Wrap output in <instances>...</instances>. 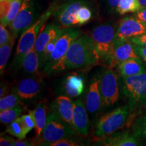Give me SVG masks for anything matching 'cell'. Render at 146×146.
I'll return each mask as SVG.
<instances>
[{
  "label": "cell",
  "instance_id": "obj_1",
  "mask_svg": "<svg viewBox=\"0 0 146 146\" xmlns=\"http://www.w3.org/2000/svg\"><path fill=\"white\" fill-rule=\"evenodd\" d=\"M100 62V56L92 39L90 35H84L73 42L64 57L53 66L49 73L89 68Z\"/></svg>",
  "mask_w": 146,
  "mask_h": 146
},
{
  "label": "cell",
  "instance_id": "obj_2",
  "mask_svg": "<svg viewBox=\"0 0 146 146\" xmlns=\"http://www.w3.org/2000/svg\"><path fill=\"white\" fill-rule=\"evenodd\" d=\"M58 3H59L58 0L53 2L44 13L42 14L21 34L16 47L14 58V62L17 66H19V67L24 56L35 47L38 35L43 27L46 25V22L48 21L51 16L53 15Z\"/></svg>",
  "mask_w": 146,
  "mask_h": 146
},
{
  "label": "cell",
  "instance_id": "obj_3",
  "mask_svg": "<svg viewBox=\"0 0 146 146\" xmlns=\"http://www.w3.org/2000/svg\"><path fill=\"white\" fill-rule=\"evenodd\" d=\"M131 114L132 112L128 104L106 113L97 121L95 135L98 139H101L118 131L127 125Z\"/></svg>",
  "mask_w": 146,
  "mask_h": 146
},
{
  "label": "cell",
  "instance_id": "obj_4",
  "mask_svg": "<svg viewBox=\"0 0 146 146\" xmlns=\"http://www.w3.org/2000/svg\"><path fill=\"white\" fill-rule=\"evenodd\" d=\"M72 127L61 120L52 110L47 114V121L41 135L36 137V145L48 146L62 139L72 137L75 135Z\"/></svg>",
  "mask_w": 146,
  "mask_h": 146
},
{
  "label": "cell",
  "instance_id": "obj_5",
  "mask_svg": "<svg viewBox=\"0 0 146 146\" xmlns=\"http://www.w3.org/2000/svg\"><path fill=\"white\" fill-rule=\"evenodd\" d=\"M123 90L131 112L146 106V71L123 78Z\"/></svg>",
  "mask_w": 146,
  "mask_h": 146
},
{
  "label": "cell",
  "instance_id": "obj_6",
  "mask_svg": "<svg viewBox=\"0 0 146 146\" xmlns=\"http://www.w3.org/2000/svg\"><path fill=\"white\" fill-rule=\"evenodd\" d=\"M90 36L99 54L100 61L108 62L116 38V29L110 23H104L93 29Z\"/></svg>",
  "mask_w": 146,
  "mask_h": 146
},
{
  "label": "cell",
  "instance_id": "obj_7",
  "mask_svg": "<svg viewBox=\"0 0 146 146\" xmlns=\"http://www.w3.org/2000/svg\"><path fill=\"white\" fill-rule=\"evenodd\" d=\"M81 36V32L76 27L62 28L55 45L54 50L43 65V70L49 73L53 66L58 62L67 52L71 44Z\"/></svg>",
  "mask_w": 146,
  "mask_h": 146
},
{
  "label": "cell",
  "instance_id": "obj_8",
  "mask_svg": "<svg viewBox=\"0 0 146 146\" xmlns=\"http://www.w3.org/2000/svg\"><path fill=\"white\" fill-rule=\"evenodd\" d=\"M89 3V0H66L58 3L53 16L61 28L76 27V18L79 10Z\"/></svg>",
  "mask_w": 146,
  "mask_h": 146
},
{
  "label": "cell",
  "instance_id": "obj_9",
  "mask_svg": "<svg viewBox=\"0 0 146 146\" xmlns=\"http://www.w3.org/2000/svg\"><path fill=\"white\" fill-rule=\"evenodd\" d=\"M37 12L36 0H23L19 12L9 25L12 36L16 38L36 21Z\"/></svg>",
  "mask_w": 146,
  "mask_h": 146
},
{
  "label": "cell",
  "instance_id": "obj_10",
  "mask_svg": "<svg viewBox=\"0 0 146 146\" xmlns=\"http://www.w3.org/2000/svg\"><path fill=\"white\" fill-rule=\"evenodd\" d=\"M103 106L109 108L114 105L119 98V87L116 73L112 68L105 69L100 78Z\"/></svg>",
  "mask_w": 146,
  "mask_h": 146
},
{
  "label": "cell",
  "instance_id": "obj_11",
  "mask_svg": "<svg viewBox=\"0 0 146 146\" xmlns=\"http://www.w3.org/2000/svg\"><path fill=\"white\" fill-rule=\"evenodd\" d=\"M140 58L135 49L134 44L129 39L116 38L110 57L106 64L110 68L118 66L122 62L131 58Z\"/></svg>",
  "mask_w": 146,
  "mask_h": 146
},
{
  "label": "cell",
  "instance_id": "obj_12",
  "mask_svg": "<svg viewBox=\"0 0 146 146\" xmlns=\"http://www.w3.org/2000/svg\"><path fill=\"white\" fill-rule=\"evenodd\" d=\"M146 33V23L135 16H128L122 18L116 28V38L131 39Z\"/></svg>",
  "mask_w": 146,
  "mask_h": 146
},
{
  "label": "cell",
  "instance_id": "obj_13",
  "mask_svg": "<svg viewBox=\"0 0 146 146\" xmlns=\"http://www.w3.org/2000/svg\"><path fill=\"white\" fill-rule=\"evenodd\" d=\"M98 145L104 146H137L141 141L130 130L116 131L104 138L98 139Z\"/></svg>",
  "mask_w": 146,
  "mask_h": 146
},
{
  "label": "cell",
  "instance_id": "obj_14",
  "mask_svg": "<svg viewBox=\"0 0 146 146\" xmlns=\"http://www.w3.org/2000/svg\"><path fill=\"white\" fill-rule=\"evenodd\" d=\"M72 129L81 136L87 137L89 134L88 112L85 103L81 99L74 101Z\"/></svg>",
  "mask_w": 146,
  "mask_h": 146
},
{
  "label": "cell",
  "instance_id": "obj_15",
  "mask_svg": "<svg viewBox=\"0 0 146 146\" xmlns=\"http://www.w3.org/2000/svg\"><path fill=\"white\" fill-rule=\"evenodd\" d=\"M51 110L56 116L72 127L74 102L72 101L70 97L63 95L58 96L51 105Z\"/></svg>",
  "mask_w": 146,
  "mask_h": 146
},
{
  "label": "cell",
  "instance_id": "obj_16",
  "mask_svg": "<svg viewBox=\"0 0 146 146\" xmlns=\"http://www.w3.org/2000/svg\"><path fill=\"white\" fill-rule=\"evenodd\" d=\"M85 104L87 112L91 115L97 114L103 106L100 89V78L97 76L93 78L91 81L85 96Z\"/></svg>",
  "mask_w": 146,
  "mask_h": 146
},
{
  "label": "cell",
  "instance_id": "obj_17",
  "mask_svg": "<svg viewBox=\"0 0 146 146\" xmlns=\"http://www.w3.org/2000/svg\"><path fill=\"white\" fill-rule=\"evenodd\" d=\"M62 28L59 25L49 23L43 27L36 39L35 47L39 56L40 62L43 58V53L46 45L51 40L57 36L61 31Z\"/></svg>",
  "mask_w": 146,
  "mask_h": 146
},
{
  "label": "cell",
  "instance_id": "obj_18",
  "mask_svg": "<svg viewBox=\"0 0 146 146\" xmlns=\"http://www.w3.org/2000/svg\"><path fill=\"white\" fill-rule=\"evenodd\" d=\"M85 89V79L78 73L68 74L62 81V91L66 96L71 98H78L83 95Z\"/></svg>",
  "mask_w": 146,
  "mask_h": 146
},
{
  "label": "cell",
  "instance_id": "obj_19",
  "mask_svg": "<svg viewBox=\"0 0 146 146\" xmlns=\"http://www.w3.org/2000/svg\"><path fill=\"white\" fill-rule=\"evenodd\" d=\"M41 83L33 78H26L18 83L14 91L21 100H30L36 98L41 93Z\"/></svg>",
  "mask_w": 146,
  "mask_h": 146
},
{
  "label": "cell",
  "instance_id": "obj_20",
  "mask_svg": "<svg viewBox=\"0 0 146 146\" xmlns=\"http://www.w3.org/2000/svg\"><path fill=\"white\" fill-rule=\"evenodd\" d=\"M118 70L123 78L129 77L145 72V64L141 58H131L118 65Z\"/></svg>",
  "mask_w": 146,
  "mask_h": 146
},
{
  "label": "cell",
  "instance_id": "obj_21",
  "mask_svg": "<svg viewBox=\"0 0 146 146\" xmlns=\"http://www.w3.org/2000/svg\"><path fill=\"white\" fill-rule=\"evenodd\" d=\"M20 66L28 74L32 76L39 75L40 60L35 47H34L24 56Z\"/></svg>",
  "mask_w": 146,
  "mask_h": 146
},
{
  "label": "cell",
  "instance_id": "obj_22",
  "mask_svg": "<svg viewBox=\"0 0 146 146\" xmlns=\"http://www.w3.org/2000/svg\"><path fill=\"white\" fill-rule=\"evenodd\" d=\"M33 114L35 127V131L36 137L41 135L43 129L45 127L47 121V108L42 102L37 104L33 110H32Z\"/></svg>",
  "mask_w": 146,
  "mask_h": 146
},
{
  "label": "cell",
  "instance_id": "obj_23",
  "mask_svg": "<svg viewBox=\"0 0 146 146\" xmlns=\"http://www.w3.org/2000/svg\"><path fill=\"white\" fill-rule=\"evenodd\" d=\"M141 8L139 0H120L116 12L120 15L135 13Z\"/></svg>",
  "mask_w": 146,
  "mask_h": 146
},
{
  "label": "cell",
  "instance_id": "obj_24",
  "mask_svg": "<svg viewBox=\"0 0 146 146\" xmlns=\"http://www.w3.org/2000/svg\"><path fill=\"white\" fill-rule=\"evenodd\" d=\"M16 38L13 36L9 42L0 46V73L1 75L4 74L8 61L13 48Z\"/></svg>",
  "mask_w": 146,
  "mask_h": 146
},
{
  "label": "cell",
  "instance_id": "obj_25",
  "mask_svg": "<svg viewBox=\"0 0 146 146\" xmlns=\"http://www.w3.org/2000/svg\"><path fill=\"white\" fill-rule=\"evenodd\" d=\"M23 112V108L21 105L7 109L0 112V121L5 125H8L19 118Z\"/></svg>",
  "mask_w": 146,
  "mask_h": 146
},
{
  "label": "cell",
  "instance_id": "obj_26",
  "mask_svg": "<svg viewBox=\"0 0 146 146\" xmlns=\"http://www.w3.org/2000/svg\"><path fill=\"white\" fill-rule=\"evenodd\" d=\"M132 128L133 133L140 141H146V115H139Z\"/></svg>",
  "mask_w": 146,
  "mask_h": 146
},
{
  "label": "cell",
  "instance_id": "obj_27",
  "mask_svg": "<svg viewBox=\"0 0 146 146\" xmlns=\"http://www.w3.org/2000/svg\"><path fill=\"white\" fill-rule=\"evenodd\" d=\"M21 100V98L15 91L10 94L5 95L0 98V112L20 105Z\"/></svg>",
  "mask_w": 146,
  "mask_h": 146
},
{
  "label": "cell",
  "instance_id": "obj_28",
  "mask_svg": "<svg viewBox=\"0 0 146 146\" xmlns=\"http://www.w3.org/2000/svg\"><path fill=\"white\" fill-rule=\"evenodd\" d=\"M5 132L19 139H25L27 135L19 118L8 125Z\"/></svg>",
  "mask_w": 146,
  "mask_h": 146
},
{
  "label": "cell",
  "instance_id": "obj_29",
  "mask_svg": "<svg viewBox=\"0 0 146 146\" xmlns=\"http://www.w3.org/2000/svg\"><path fill=\"white\" fill-rule=\"evenodd\" d=\"M23 1V0H14V1H12L10 8L7 15L3 19L0 20L1 25H3L5 27H8L10 25V24L13 21V20L17 15L18 12H19Z\"/></svg>",
  "mask_w": 146,
  "mask_h": 146
},
{
  "label": "cell",
  "instance_id": "obj_30",
  "mask_svg": "<svg viewBox=\"0 0 146 146\" xmlns=\"http://www.w3.org/2000/svg\"><path fill=\"white\" fill-rule=\"evenodd\" d=\"M19 119L27 134L35 127V122L32 110L29 111L26 114L22 115L19 117Z\"/></svg>",
  "mask_w": 146,
  "mask_h": 146
},
{
  "label": "cell",
  "instance_id": "obj_31",
  "mask_svg": "<svg viewBox=\"0 0 146 146\" xmlns=\"http://www.w3.org/2000/svg\"><path fill=\"white\" fill-rule=\"evenodd\" d=\"M13 37L12 34L7 30L6 27L0 25V46L7 43Z\"/></svg>",
  "mask_w": 146,
  "mask_h": 146
},
{
  "label": "cell",
  "instance_id": "obj_32",
  "mask_svg": "<svg viewBox=\"0 0 146 146\" xmlns=\"http://www.w3.org/2000/svg\"><path fill=\"white\" fill-rule=\"evenodd\" d=\"M80 145L79 143L77 142L72 141L68 139V138L62 139L58 140V141L53 142L50 143L48 146H78Z\"/></svg>",
  "mask_w": 146,
  "mask_h": 146
},
{
  "label": "cell",
  "instance_id": "obj_33",
  "mask_svg": "<svg viewBox=\"0 0 146 146\" xmlns=\"http://www.w3.org/2000/svg\"><path fill=\"white\" fill-rule=\"evenodd\" d=\"M135 45L146 47V33L129 39Z\"/></svg>",
  "mask_w": 146,
  "mask_h": 146
},
{
  "label": "cell",
  "instance_id": "obj_34",
  "mask_svg": "<svg viewBox=\"0 0 146 146\" xmlns=\"http://www.w3.org/2000/svg\"><path fill=\"white\" fill-rule=\"evenodd\" d=\"M134 47L137 53L139 55V56L141 58V60H143V63L145 64V65L146 66V47L139 46V45H135V44H134Z\"/></svg>",
  "mask_w": 146,
  "mask_h": 146
},
{
  "label": "cell",
  "instance_id": "obj_35",
  "mask_svg": "<svg viewBox=\"0 0 146 146\" xmlns=\"http://www.w3.org/2000/svg\"><path fill=\"white\" fill-rule=\"evenodd\" d=\"M120 0H105L106 5L111 12H116Z\"/></svg>",
  "mask_w": 146,
  "mask_h": 146
},
{
  "label": "cell",
  "instance_id": "obj_36",
  "mask_svg": "<svg viewBox=\"0 0 146 146\" xmlns=\"http://www.w3.org/2000/svg\"><path fill=\"white\" fill-rule=\"evenodd\" d=\"M36 144L35 141H27V140L19 139L18 140L14 139H13V145L14 146H33L35 145Z\"/></svg>",
  "mask_w": 146,
  "mask_h": 146
},
{
  "label": "cell",
  "instance_id": "obj_37",
  "mask_svg": "<svg viewBox=\"0 0 146 146\" xmlns=\"http://www.w3.org/2000/svg\"><path fill=\"white\" fill-rule=\"evenodd\" d=\"M135 16L139 20L146 23V6H141V8L135 13Z\"/></svg>",
  "mask_w": 146,
  "mask_h": 146
},
{
  "label": "cell",
  "instance_id": "obj_38",
  "mask_svg": "<svg viewBox=\"0 0 146 146\" xmlns=\"http://www.w3.org/2000/svg\"><path fill=\"white\" fill-rule=\"evenodd\" d=\"M0 145L1 146H14L13 139L7 135H1L0 138Z\"/></svg>",
  "mask_w": 146,
  "mask_h": 146
},
{
  "label": "cell",
  "instance_id": "obj_39",
  "mask_svg": "<svg viewBox=\"0 0 146 146\" xmlns=\"http://www.w3.org/2000/svg\"><path fill=\"white\" fill-rule=\"evenodd\" d=\"M8 89V87L6 85H5V84L3 83H1V87H0V98H3V96H5V95H7Z\"/></svg>",
  "mask_w": 146,
  "mask_h": 146
},
{
  "label": "cell",
  "instance_id": "obj_40",
  "mask_svg": "<svg viewBox=\"0 0 146 146\" xmlns=\"http://www.w3.org/2000/svg\"><path fill=\"white\" fill-rule=\"evenodd\" d=\"M139 115H146V106H145L141 109Z\"/></svg>",
  "mask_w": 146,
  "mask_h": 146
},
{
  "label": "cell",
  "instance_id": "obj_41",
  "mask_svg": "<svg viewBox=\"0 0 146 146\" xmlns=\"http://www.w3.org/2000/svg\"><path fill=\"white\" fill-rule=\"evenodd\" d=\"M141 6H146V0H139Z\"/></svg>",
  "mask_w": 146,
  "mask_h": 146
},
{
  "label": "cell",
  "instance_id": "obj_42",
  "mask_svg": "<svg viewBox=\"0 0 146 146\" xmlns=\"http://www.w3.org/2000/svg\"><path fill=\"white\" fill-rule=\"evenodd\" d=\"M10 1H13V0H10Z\"/></svg>",
  "mask_w": 146,
  "mask_h": 146
}]
</instances>
